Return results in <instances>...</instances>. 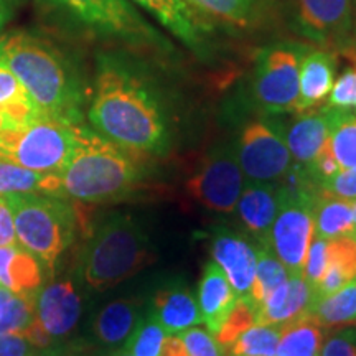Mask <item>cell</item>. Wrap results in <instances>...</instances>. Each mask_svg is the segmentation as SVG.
I'll return each instance as SVG.
<instances>
[{
  "label": "cell",
  "instance_id": "8fae6325",
  "mask_svg": "<svg viewBox=\"0 0 356 356\" xmlns=\"http://www.w3.org/2000/svg\"><path fill=\"white\" fill-rule=\"evenodd\" d=\"M236 157L248 181H275L293 165L286 137L264 121L249 122L243 129Z\"/></svg>",
  "mask_w": 356,
  "mask_h": 356
},
{
  "label": "cell",
  "instance_id": "ee69618b",
  "mask_svg": "<svg viewBox=\"0 0 356 356\" xmlns=\"http://www.w3.org/2000/svg\"><path fill=\"white\" fill-rule=\"evenodd\" d=\"M12 244H17L15 222L6 198L0 197V246H12Z\"/></svg>",
  "mask_w": 356,
  "mask_h": 356
},
{
  "label": "cell",
  "instance_id": "bcb514c9",
  "mask_svg": "<svg viewBox=\"0 0 356 356\" xmlns=\"http://www.w3.org/2000/svg\"><path fill=\"white\" fill-rule=\"evenodd\" d=\"M160 356H188L184 340L178 333H167L165 338H163Z\"/></svg>",
  "mask_w": 356,
  "mask_h": 356
},
{
  "label": "cell",
  "instance_id": "ac0fdd59",
  "mask_svg": "<svg viewBox=\"0 0 356 356\" xmlns=\"http://www.w3.org/2000/svg\"><path fill=\"white\" fill-rule=\"evenodd\" d=\"M238 296L221 267L215 261L208 262L198 286V307L203 323L213 335L220 332Z\"/></svg>",
  "mask_w": 356,
  "mask_h": 356
},
{
  "label": "cell",
  "instance_id": "ba28073f",
  "mask_svg": "<svg viewBox=\"0 0 356 356\" xmlns=\"http://www.w3.org/2000/svg\"><path fill=\"white\" fill-rule=\"evenodd\" d=\"M96 33L132 44H160L162 38L129 0H50Z\"/></svg>",
  "mask_w": 356,
  "mask_h": 356
},
{
  "label": "cell",
  "instance_id": "9a60e30c",
  "mask_svg": "<svg viewBox=\"0 0 356 356\" xmlns=\"http://www.w3.org/2000/svg\"><path fill=\"white\" fill-rule=\"evenodd\" d=\"M284 195L274 181H248L238 200V215L248 231L262 243L277 216Z\"/></svg>",
  "mask_w": 356,
  "mask_h": 356
},
{
  "label": "cell",
  "instance_id": "ab89813d",
  "mask_svg": "<svg viewBox=\"0 0 356 356\" xmlns=\"http://www.w3.org/2000/svg\"><path fill=\"white\" fill-rule=\"evenodd\" d=\"M318 356H356V328H341L323 340Z\"/></svg>",
  "mask_w": 356,
  "mask_h": 356
},
{
  "label": "cell",
  "instance_id": "277c9868",
  "mask_svg": "<svg viewBox=\"0 0 356 356\" xmlns=\"http://www.w3.org/2000/svg\"><path fill=\"white\" fill-rule=\"evenodd\" d=\"M144 229L129 216L102 222L83 249L79 273L92 289H109L139 273L150 259Z\"/></svg>",
  "mask_w": 356,
  "mask_h": 356
},
{
  "label": "cell",
  "instance_id": "816d5d0a",
  "mask_svg": "<svg viewBox=\"0 0 356 356\" xmlns=\"http://www.w3.org/2000/svg\"><path fill=\"white\" fill-rule=\"evenodd\" d=\"M113 356H131L129 353H126V351H124V353H118V355H113Z\"/></svg>",
  "mask_w": 356,
  "mask_h": 356
},
{
  "label": "cell",
  "instance_id": "44dd1931",
  "mask_svg": "<svg viewBox=\"0 0 356 356\" xmlns=\"http://www.w3.org/2000/svg\"><path fill=\"white\" fill-rule=\"evenodd\" d=\"M328 111H307L287 129L289 152L297 165L309 167L328 140Z\"/></svg>",
  "mask_w": 356,
  "mask_h": 356
},
{
  "label": "cell",
  "instance_id": "1f68e13d",
  "mask_svg": "<svg viewBox=\"0 0 356 356\" xmlns=\"http://www.w3.org/2000/svg\"><path fill=\"white\" fill-rule=\"evenodd\" d=\"M37 292L12 293L0 310V337L22 333L37 317Z\"/></svg>",
  "mask_w": 356,
  "mask_h": 356
},
{
  "label": "cell",
  "instance_id": "cb8c5ba5",
  "mask_svg": "<svg viewBox=\"0 0 356 356\" xmlns=\"http://www.w3.org/2000/svg\"><path fill=\"white\" fill-rule=\"evenodd\" d=\"M13 193H43L61 197V178L55 173H40L0 159V197Z\"/></svg>",
  "mask_w": 356,
  "mask_h": 356
},
{
  "label": "cell",
  "instance_id": "8992f818",
  "mask_svg": "<svg viewBox=\"0 0 356 356\" xmlns=\"http://www.w3.org/2000/svg\"><path fill=\"white\" fill-rule=\"evenodd\" d=\"M73 126L38 114L22 126L0 131V159L33 172L60 175L73 150Z\"/></svg>",
  "mask_w": 356,
  "mask_h": 356
},
{
  "label": "cell",
  "instance_id": "5bb4252c",
  "mask_svg": "<svg viewBox=\"0 0 356 356\" xmlns=\"http://www.w3.org/2000/svg\"><path fill=\"white\" fill-rule=\"evenodd\" d=\"M35 312L44 330L56 340L70 335L76 327L81 315V299L70 280H58L37 292Z\"/></svg>",
  "mask_w": 356,
  "mask_h": 356
},
{
  "label": "cell",
  "instance_id": "f6af8a7d",
  "mask_svg": "<svg viewBox=\"0 0 356 356\" xmlns=\"http://www.w3.org/2000/svg\"><path fill=\"white\" fill-rule=\"evenodd\" d=\"M24 333H25V337L30 340V343H32L37 350L51 348L53 341H55V338H53L47 330H44L43 325L38 322L37 317H35L33 322L29 325V328H26Z\"/></svg>",
  "mask_w": 356,
  "mask_h": 356
},
{
  "label": "cell",
  "instance_id": "7402d4cb",
  "mask_svg": "<svg viewBox=\"0 0 356 356\" xmlns=\"http://www.w3.org/2000/svg\"><path fill=\"white\" fill-rule=\"evenodd\" d=\"M43 282L42 262L25 248L0 246V286L12 293L38 292Z\"/></svg>",
  "mask_w": 356,
  "mask_h": 356
},
{
  "label": "cell",
  "instance_id": "484cf974",
  "mask_svg": "<svg viewBox=\"0 0 356 356\" xmlns=\"http://www.w3.org/2000/svg\"><path fill=\"white\" fill-rule=\"evenodd\" d=\"M323 340V327L307 314L282 325L275 356H318Z\"/></svg>",
  "mask_w": 356,
  "mask_h": 356
},
{
  "label": "cell",
  "instance_id": "f907efd6",
  "mask_svg": "<svg viewBox=\"0 0 356 356\" xmlns=\"http://www.w3.org/2000/svg\"><path fill=\"white\" fill-rule=\"evenodd\" d=\"M353 215H355V228H356V200H353Z\"/></svg>",
  "mask_w": 356,
  "mask_h": 356
},
{
  "label": "cell",
  "instance_id": "60d3db41",
  "mask_svg": "<svg viewBox=\"0 0 356 356\" xmlns=\"http://www.w3.org/2000/svg\"><path fill=\"white\" fill-rule=\"evenodd\" d=\"M24 99H30V96L26 95L19 78L8 68L6 60L0 58V108Z\"/></svg>",
  "mask_w": 356,
  "mask_h": 356
},
{
  "label": "cell",
  "instance_id": "d4e9b609",
  "mask_svg": "<svg viewBox=\"0 0 356 356\" xmlns=\"http://www.w3.org/2000/svg\"><path fill=\"white\" fill-rule=\"evenodd\" d=\"M355 231L353 202L330 197L320 191L314 204V236L333 239Z\"/></svg>",
  "mask_w": 356,
  "mask_h": 356
},
{
  "label": "cell",
  "instance_id": "5b68a950",
  "mask_svg": "<svg viewBox=\"0 0 356 356\" xmlns=\"http://www.w3.org/2000/svg\"><path fill=\"white\" fill-rule=\"evenodd\" d=\"M15 222L17 243L53 269L74 236V213L63 200L43 193L6 195Z\"/></svg>",
  "mask_w": 356,
  "mask_h": 356
},
{
  "label": "cell",
  "instance_id": "3957f363",
  "mask_svg": "<svg viewBox=\"0 0 356 356\" xmlns=\"http://www.w3.org/2000/svg\"><path fill=\"white\" fill-rule=\"evenodd\" d=\"M74 144L60 173L66 197L84 203H108L131 193L140 180L136 155L101 134L74 124Z\"/></svg>",
  "mask_w": 356,
  "mask_h": 356
},
{
  "label": "cell",
  "instance_id": "8d00e7d4",
  "mask_svg": "<svg viewBox=\"0 0 356 356\" xmlns=\"http://www.w3.org/2000/svg\"><path fill=\"white\" fill-rule=\"evenodd\" d=\"M327 248L328 239L318 238V236L312 238L304 262V270H302V275L309 282L312 291L318 286L320 279L323 277L325 269H327Z\"/></svg>",
  "mask_w": 356,
  "mask_h": 356
},
{
  "label": "cell",
  "instance_id": "db71d44e",
  "mask_svg": "<svg viewBox=\"0 0 356 356\" xmlns=\"http://www.w3.org/2000/svg\"><path fill=\"white\" fill-rule=\"evenodd\" d=\"M351 113H353V114H355V115H356V111H351Z\"/></svg>",
  "mask_w": 356,
  "mask_h": 356
},
{
  "label": "cell",
  "instance_id": "d6986e66",
  "mask_svg": "<svg viewBox=\"0 0 356 356\" xmlns=\"http://www.w3.org/2000/svg\"><path fill=\"white\" fill-rule=\"evenodd\" d=\"M134 3L150 12L159 24L170 32L173 37L181 40L186 47H202L207 26L195 13V8L185 0H132Z\"/></svg>",
  "mask_w": 356,
  "mask_h": 356
},
{
  "label": "cell",
  "instance_id": "52a82bcc",
  "mask_svg": "<svg viewBox=\"0 0 356 356\" xmlns=\"http://www.w3.org/2000/svg\"><path fill=\"white\" fill-rule=\"evenodd\" d=\"M305 51L299 44L284 43L259 53L254 74V97L267 114L296 111L300 61Z\"/></svg>",
  "mask_w": 356,
  "mask_h": 356
},
{
  "label": "cell",
  "instance_id": "f1b7e54d",
  "mask_svg": "<svg viewBox=\"0 0 356 356\" xmlns=\"http://www.w3.org/2000/svg\"><path fill=\"white\" fill-rule=\"evenodd\" d=\"M287 267L282 264V261L274 254V251L267 244H259L257 246V264H256V275L252 280L249 297L254 300V304L259 307L267 296L282 286L289 279Z\"/></svg>",
  "mask_w": 356,
  "mask_h": 356
},
{
  "label": "cell",
  "instance_id": "f35d334b",
  "mask_svg": "<svg viewBox=\"0 0 356 356\" xmlns=\"http://www.w3.org/2000/svg\"><path fill=\"white\" fill-rule=\"evenodd\" d=\"M318 188L325 195L353 202L356 200V167L335 173L328 180L322 181Z\"/></svg>",
  "mask_w": 356,
  "mask_h": 356
},
{
  "label": "cell",
  "instance_id": "f5cc1de1",
  "mask_svg": "<svg viewBox=\"0 0 356 356\" xmlns=\"http://www.w3.org/2000/svg\"><path fill=\"white\" fill-rule=\"evenodd\" d=\"M351 236H353V239H355V241H356V228H355V231H353V234H351Z\"/></svg>",
  "mask_w": 356,
  "mask_h": 356
},
{
  "label": "cell",
  "instance_id": "f546056e",
  "mask_svg": "<svg viewBox=\"0 0 356 356\" xmlns=\"http://www.w3.org/2000/svg\"><path fill=\"white\" fill-rule=\"evenodd\" d=\"M282 325H254L229 346L233 356H275Z\"/></svg>",
  "mask_w": 356,
  "mask_h": 356
},
{
  "label": "cell",
  "instance_id": "7c38bea8",
  "mask_svg": "<svg viewBox=\"0 0 356 356\" xmlns=\"http://www.w3.org/2000/svg\"><path fill=\"white\" fill-rule=\"evenodd\" d=\"M296 24L317 43L343 42L353 29L351 0H296Z\"/></svg>",
  "mask_w": 356,
  "mask_h": 356
},
{
  "label": "cell",
  "instance_id": "4fadbf2b",
  "mask_svg": "<svg viewBox=\"0 0 356 356\" xmlns=\"http://www.w3.org/2000/svg\"><path fill=\"white\" fill-rule=\"evenodd\" d=\"M211 256L226 274L236 296H249L257 264V248L254 244L236 231L220 229L213 234Z\"/></svg>",
  "mask_w": 356,
  "mask_h": 356
},
{
  "label": "cell",
  "instance_id": "681fc988",
  "mask_svg": "<svg viewBox=\"0 0 356 356\" xmlns=\"http://www.w3.org/2000/svg\"><path fill=\"white\" fill-rule=\"evenodd\" d=\"M10 296H12V292L8 291V289L0 286V310H2V307L6 305V302L10 299Z\"/></svg>",
  "mask_w": 356,
  "mask_h": 356
},
{
  "label": "cell",
  "instance_id": "7a4b0ae2",
  "mask_svg": "<svg viewBox=\"0 0 356 356\" xmlns=\"http://www.w3.org/2000/svg\"><path fill=\"white\" fill-rule=\"evenodd\" d=\"M0 58L19 78L40 113L70 124L81 122V84L50 42L26 32L3 33Z\"/></svg>",
  "mask_w": 356,
  "mask_h": 356
},
{
  "label": "cell",
  "instance_id": "74e56055",
  "mask_svg": "<svg viewBox=\"0 0 356 356\" xmlns=\"http://www.w3.org/2000/svg\"><path fill=\"white\" fill-rule=\"evenodd\" d=\"M180 337L188 356H225V348L210 332L202 328H188L181 332Z\"/></svg>",
  "mask_w": 356,
  "mask_h": 356
},
{
  "label": "cell",
  "instance_id": "c3c4849f",
  "mask_svg": "<svg viewBox=\"0 0 356 356\" xmlns=\"http://www.w3.org/2000/svg\"><path fill=\"white\" fill-rule=\"evenodd\" d=\"M35 356H68L66 355V350L63 348H47V350H40V353Z\"/></svg>",
  "mask_w": 356,
  "mask_h": 356
},
{
  "label": "cell",
  "instance_id": "d590c367",
  "mask_svg": "<svg viewBox=\"0 0 356 356\" xmlns=\"http://www.w3.org/2000/svg\"><path fill=\"white\" fill-rule=\"evenodd\" d=\"M327 108L341 111H356V66L348 68L335 79L328 95Z\"/></svg>",
  "mask_w": 356,
  "mask_h": 356
},
{
  "label": "cell",
  "instance_id": "d6a6232c",
  "mask_svg": "<svg viewBox=\"0 0 356 356\" xmlns=\"http://www.w3.org/2000/svg\"><path fill=\"white\" fill-rule=\"evenodd\" d=\"M257 322V305L249 296L238 297L236 304L226 317L225 323L216 333L215 338L222 348H229L231 345L243 335L244 332L254 327Z\"/></svg>",
  "mask_w": 356,
  "mask_h": 356
},
{
  "label": "cell",
  "instance_id": "836d02e7",
  "mask_svg": "<svg viewBox=\"0 0 356 356\" xmlns=\"http://www.w3.org/2000/svg\"><path fill=\"white\" fill-rule=\"evenodd\" d=\"M167 332L155 320L154 314L140 318L126 341V353L131 356H160Z\"/></svg>",
  "mask_w": 356,
  "mask_h": 356
},
{
  "label": "cell",
  "instance_id": "e0dca14e",
  "mask_svg": "<svg viewBox=\"0 0 356 356\" xmlns=\"http://www.w3.org/2000/svg\"><path fill=\"white\" fill-rule=\"evenodd\" d=\"M335 71L337 61L332 53L325 50H310L304 53L299 73L297 113L312 111L327 99L335 83Z\"/></svg>",
  "mask_w": 356,
  "mask_h": 356
},
{
  "label": "cell",
  "instance_id": "7bdbcfd3",
  "mask_svg": "<svg viewBox=\"0 0 356 356\" xmlns=\"http://www.w3.org/2000/svg\"><path fill=\"white\" fill-rule=\"evenodd\" d=\"M38 350L30 343L25 333H10L0 337V356H35Z\"/></svg>",
  "mask_w": 356,
  "mask_h": 356
},
{
  "label": "cell",
  "instance_id": "603a6c76",
  "mask_svg": "<svg viewBox=\"0 0 356 356\" xmlns=\"http://www.w3.org/2000/svg\"><path fill=\"white\" fill-rule=\"evenodd\" d=\"M139 302L137 300H115L106 305L96 315L92 332L101 343L115 346L127 341L131 333L139 323Z\"/></svg>",
  "mask_w": 356,
  "mask_h": 356
},
{
  "label": "cell",
  "instance_id": "6da1fadb",
  "mask_svg": "<svg viewBox=\"0 0 356 356\" xmlns=\"http://www.w3.org/2000/svg\"><path fill=\"white\" fill-rule=\"evenodd\" d=\"M88 119L97 134L134 155L165 152L168 132L159 102L140 78L101 56Z\"/></svg>",
  "mask_w": 356,
  "mask_h": 356
},
{
  "label": "cell",
  "instance_id": "9c48e42d",
  "mask_svg": "<svg viewBox=\"0 0 356 356\" xmlns=\"http://www.w3.org/2000/svg\"><path fill=\"white\" fill-rule=\"evenodd\" d=\"M282 195L280 210L262 244L273 249L287 267L289 274H302L307 251L314 238V204L318 195L289 197L284 191Z\"/></svg>",
  "mask_w": 356,
  "mask_h": 356
},
{
  "label": "cell",
  "instance_id": "30bf717a",
  "mask_svg": "<svg viewBox=\"0 0 356 356\" xmlns=\"http://www.w3.org/2000/svg\"><path fill=\"white\" fill-rule=\"evenodd\" d=\"M244 188L234 147H218L203 159L188 181L191 197L218 213H233Z\"/></svg>",
  "mask_w": 356,
  "mask_h": 356
},
{
  "label": "cell",
  "instance_id": "2e32d148",
  "mask_svg": "<svg viewBox=\"0 0 356 356\" xmlns=\"http://www.w3.org/2000/svg\"><path fill=\"white\" fill-rule=\"evenodd\" d=\"M314 291L302 274H291L286 282L274 289L257 307L256 325H284L309 314Z\"/></svg>",
  "mask_w": 356,
  "mask_h": 356
},
{
  "label": "cell",
  "instance_id": "b9f144b4",
  "mask_svg": "<svg viewBox=\"0 0 356 356\" xmlns=\"http://www.w3.org/2000/svg\"><path fill=\"white\" fill-rule=\"evenodd\" d=\"M307 170H309L310 177L314 178L315 184H317L318 186L322 181L328 180V178L333 177L335 173L341 170L340 165H338L335 155H333V152H332L328 140L325 142V145L322 147V150L317 154V157L314 159V162L307 167Z\"/></svg>",
  "mask_w": 356,
  "mask_h": 356
},
{
  "label": "cell",
  "instance_id": "e575fe53",
  "mask_svg": "<svg viewBox=\"0 0 356 356\" xmlns=\"http://www.w3.org/2000/svg\"><path fill=\"white\" fill-rule=\"evenodd\" d=\"M327 266L343 273L348 280H356V241L353 236H338L328 239Z\"/></svg>",
  "mask_w": 356,
  "mask_h": 356
},
{
  "label": "cell",
  "instance_id": "4dcf8cb0",
  "mask_svg": "<svg viewBox=\"0 0 356 356\" xmlns=\"http://www.w3.org/2000/svg\"><path fill=\"white\" fill-rule=\"evenodd\" d=\"M185 2L193 8L238 26L252 24L259 10V0H185Z\"/></svg>",
  "mask_w": 356,
  "mask_h": 356
},
{
  "label": "cell",
  "instance_id": "7dc6e473",
  "mask_svg": "<svg viewBox=\"0 0 356 356\" xmlns=\"http://www.w3.org/2000/svg\"><path fill=\"white\" fill-rule=\"evenodd\" d=\"M17 0H0V38H2L3 30L12 19L13 8H15Z\"/></svg>",
  "mask_w": 356,
  "mask_h": 356
},
{
  "label": "cell",
  "instance_id": "4316f807",
  "mask_svg": "<svg viewBox=\"0 0 356 356\" xmlns=\"http://www.w3.org/2000/svg\"><path fill=\"white\" fill-rule=\"evenodd\" d=\"M309 314L323 328L356 325V280L312 304Z\"/></svg>",
  "mask_w": 356,
  "mask_h": 356
},
{
  "label": "cell",
  "instance_id": "ffe728a7",
  "mask_svg": "<svg viewBox=\"0 0 356 356\" xmlns=\"http://www.w3.org/2000/svg\"><path fill=\"white\" fill-rule=\"evenodd\" d=\"M152 314L167 333H180L203 323L198 302L190 289L180 284H173L157 292Z\"/></svg>",
  "mask_w": 356,
  "mask_h": 356
},
{
  "label": "cell",
  "instance_id": "83f0119b",
  "mask_svg": "<svg viewBox=\"0 0 356 356\" xmlns=\"http://www.w3.org/2000/svg\"><path fill=\"white\" fill-rule=\"evenodd\" d=\"M328 111V144L341 170L356 167V115L351 111Z\"/></svg>",
  "mask_w": 356,
  "mask_h": 356
}]
</instances>
